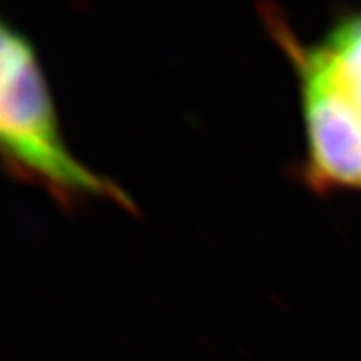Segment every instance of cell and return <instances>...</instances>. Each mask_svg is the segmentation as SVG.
Instances as JSON below:
<instances>
[{
  "mask_svg": "<svg viewBox=\"0 0 361 361\" xmlns=\"http://www.w3.org/2000/svg\"><path fill=\"white\" fill-rule=\"evenodd\" d=\"M0 39V144L6 166L17 179L43 186L65 209L98 197L135 212L133 200L116 183L81 164L68 152L28 37L2 23Z\"/></svg>",
  "mask_w": 361,
  "mask_h": 361,
  "instance_id": "1",
  "label": "cell"
},
{
  "mask_svg": "<svg viewBox=\"0 0 361 361\" xmlns=\"http://www.w3.org/2000/svg\"><path fill=\"white\" fill-rule=\"evenodd\" d=\"M343 89L361 118V13L345 15L323 41Z\"/></svg>",
  "mask_w": 361,
  "mask_h": 361,
  "instance_id": "3",
  "label": "cell"
},
{
  "mask_svg": "<svg viewBox=\"0 0 361 361\" xmlns=\"http://www.w3.org/2000/svg\"><path fill=\"white\" fill-rule=\"evenodd\" d=\"M266 23L293 61L300 81L308 159L305 179L315 192L361 188V118L343 89L323 43H300L279 11L266 8Z\"/></svg>",
  "mask_w": 361,
  "mask_h": 361,
  "instance_id": "2",
  "label": "cell"
}]
</instances>
